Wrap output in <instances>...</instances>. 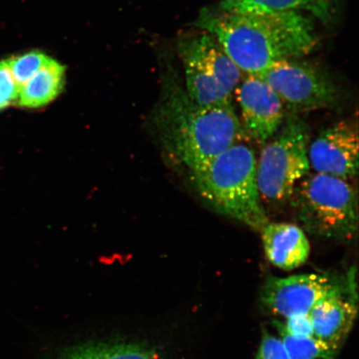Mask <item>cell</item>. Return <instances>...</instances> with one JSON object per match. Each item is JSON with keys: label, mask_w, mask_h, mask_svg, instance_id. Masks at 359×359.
<instances>
[{"label": "cell", "mask_w": 359, "mask_h": 359, "mask_svg": "<svg viewBox=\"0 0 359 359\" xmlns=\"http://www.w3.org/2000/svg\"><path fill=\"white\" fill-rule=\"evenodd\" d=\"M222 45L242 74L262 75L277 62L318 47L313 22L300 12H231L205 7L193 22Z\"/></svg>", "instance_id": "obj_1"}, {"label": "cell", "mask_w": 359, "mask_h": 359, "mask_svg": "<svg viewBox=\"0 0 359 359\" xmlns=\"http://www.w3.org/2000/svg\"><path fill=\"white\" fill-rule=\"evenodd\" d=\"M156 121L169 154L188 173L245 138L233 104L204 107L188 96L178 75L169 70Z\"/></svg>", "instance_id": "obj_2"}, {"label": "cell", "mask_w": 359, "mask_h": 359, "mask_svg": "<svg viewBox=\"0 0 359 359\" xmlns=\"http://www.w3.org/2000/svg\"><path fill=\"white\" fill-rule=\"evenodd\" d=\"M197 193L215 212L262 231L269 222L257 182V160L250 147L233 145L189 172Z\"/></svg>", "instance_id": "obj_3"}, {"label": "cell", "mask_w": 359, "mask_h": 359, "mask_svg": "<svg viewBox=\"0 0 359 359\" xmlns=\"http://www.w3.org/2000/svg\"><path fill=\"white\" fill-rule=\"evenodd\" d=\"M302 230L325 240H352L358 230V196L347 180L308 174L291 196Z\"/></svg>", "instance_id": "obj_4"}, {"label": "cell", "mask_w": 359, "mask_h": 359, "mask_svg": "<svg viewBox=\"0 0 359 359\" xmlns=\"http://www.w3.org/2000/svg\"><path fill=\"white\" fill-rule=\"evenodd\" d=\"M311 134L306 123L292 114L264 143L257 161L260 196L271 205L290 200L297 184L311 169L308 151Z\"/></svg>", "instance_id": "obj_5"}, {"label": "cell", "mask_w": 359, "mask_h": 359, "mask_svg": "<svg viewBox=\"0 0 359 359\" xmlns=\"http://www.w3.org/2000/svg\"><path fill=\"white\" fill-rule=\"evenodd\" d=\"M294 114L333 107L339 87L324 67L303 57L277 62L258 76Z\"/></svg>", "instance_id": "obj_6"}, {"label": "cell", "mask_w": 359, "mask_h": 359, "mask_svg": "<svg viewBox=\"0 0 359 359\" xmlns=\"http://www.w3.org/2000/svg\"><path fill=\"white\" fill-rule=\"evenodd\" d=\"M339 292L331 278L320 273L269 277L262 287V300L272 313L288 318L309 314L320 300Z\"/></svg>", "instance_id": "obj_7"}, {"label": "cell", "mask_w": 359, "mask_h": 359, "mask_svg": "<svg viewBox=\"0 0 359 359\" xmlns=\"http://www.w3.org/2000/svg\"><path fill=\"white\" fill-rule=\"evenodd\" d=\"M235 93L245 137L264 145L285 122L284 103L258 76L244 74Z\"/></svg>", "instance_id": "obj_8"}, {"label": "cell", "mask_w": 359, "mask_h": 359, "mask_svg": "<svg viewBox=\"0 0 359 359\" xmlns=\"http://www.w3.org/2000/svg\"><path fill=\"white\" fill-rule=\"evenodd\" d=\"M309 164L317 173L344 180L358 172V131L355 124L342 121L323 130L309 143Z\"/></svg>", "instance_id": "obj_9"}, {"label": "cell", "mask_w": 359, "mask_h": 359, "mask_svg": "<svg viewBox=\"0 0 359 359\" xmlns=\"http://www.w3.org/2000/svg\"><path fill=\"white\" fill-rule=\"evenodd\" d=\"M177 49L182 62L198 67L232 97L244 74L217 39L205 31L196 29L179 39Z\"/></svg>", "instance_id": "obj_10"}, {"label": "cell", "mask_w": 359, "mask_h": 359, "mask_svg": "<svg viewBox=\"0 0 359 359\" xmlns=\"http://www.w3.org/2000/svg\"><path fill=\"white\" fill-rule=\"evenodd\" d=\"M260 231L264 253L273 266L292 271L307 262L311 245L302 228L290 223L268 222Z\"/></svg>", "instance_id": "obj_11"}, {"label": "cell", "mask_w": 359, "mask_h": 359, "mask_svg": "<svg viewBox=\"0 0 359 359\" xmlns=\"http://www.w3.org/2000/svg\"><path fill=\"white\" fill-rule=\"evenodd\" d=\"M309 314L314 337L338 350L352 330L357 305L339 292L320 300Z\"/></svg>", "instance_id": "obj_12"}, {"label": "cell", "mask_w": 359, "mask_h": 359, "mask_svg": "<svg viewBox=\"0 0 359 359\" xmlns=\"http://www.w3.org/2000/svg\"><path fill=\"white\" fill-rule=\"evenodd\" d=\"M339 0H221L217 7L231 12H300L311 13L323 24L334 20Z\"/></svg>", "instance_id": "obj_13"}, {"label": "cell", "mask_w": 359, "mask_h": 359, "mask_svg": "<svg viewBox=\"0 0 359 359\" xmlns=\"http://www.w3.org/2000/svg\"><path fill=\"white\" fill-rule=\"evenodd\" d=\"M65 67L49 57L18 94V105L37 109L48 104L60 93L65 83Z\"/></svg>", "instance_id": "obj_14"}, {"label": "cell", "mask_w": 359, "mask_h": 359, "mask_svg": "<svg viewBox=\"0 0 359 359\" xmlns=\"http://www.w3.org/2000/svg\"><path fill=\"white\" fill-rule=\"evenodd\" d=\"M279 332L290 359H334L338 352L314 336H294Z\"/></svg>", "instance_id": "obj_15"}, {"label": "cell", "mask_w": 359, "mask_h": 359, "mask_svg": "<svg viewBox=\"0 0 359 359\" xmlns=\"http://www.w3.org/2000/svg\"><path fill=\"white\" fill-rule=\"evenodd\" d=\"M65 359H157L155 354L137 345H97L71 353Z\"/></svg>", "instance_id": "obj_16"}, {"label": "cell", "mask_w": 359, "mask_h": 359, "mask_svg": "<svg viewBox=\"0 0 359 359\" xmlns=\"http://www.w3.org/2000/svg\"><path fill=\"white\" fill-rule=\"evenodd\" d=\"M48 60L49 57L42 53L30 52L7 60L19 92Z\"/></svg>", "instance_id": "obj_17"}, {"label": "cell", "mask_w": 359, "mask_h": 359, "mask_svg": "<svg viewBox=\"0 0 359 359\" xmlns=\"http://www.w3.org/2000/svg\"><path fill=\"white\" fill-rule=\"evenodd\" d=\"M19 88L13 80L8 61L0 62V110L17 100Z\"/></svg>", "instance_id": "obj_18"}, {"label": "cell", "mask_w": 359, "mask_h": 359, "mask_svg": "<svg viewBox=\"0 0 359 359\" xmlns=\"http://www.w3.org/2000/svg\"><path fill=\"white\" fill-rule=\"evenodd\" d=\"M275 325L278 330L284 331L290 335L300 337L314 336L309 314H302V316H295L286 318L285 323L276 321L275 322Z\"/></svg>", "instance_id": "obj_19"}, {"label": "cell", "mask_w": 359, "mask_h": 359, "mask_svg": "<svg viewBox=\"0 0 359 359\" xmlns=\"http://www.w3.org/2000/svg\"><path fill=\"white\" fill-rule=\"evenodd\" d=\"M255 359H290L281 339L264 334Z\"/></svg>", "instance_id": "obj_20"}]
</instances>
